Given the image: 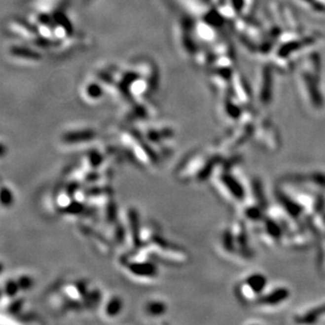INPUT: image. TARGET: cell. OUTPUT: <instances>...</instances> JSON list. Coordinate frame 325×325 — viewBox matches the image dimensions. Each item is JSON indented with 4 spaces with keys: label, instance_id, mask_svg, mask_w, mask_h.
<instances>
[{
    "label": "cell",
    "instance_id": "6",
    "mask_svg": "<svg viewBox=\"0 0 325 325\" xmlns=\"http://www.w3.org/2000/svg\"><path fill=\"white\" fill-rule=\"evenodd\" d=\"M225 113L232 119H238L240 116V108L231 102H225Z\"/></svg>",
    "mask_w": 325,
    "mask_h": 325
},
{
    "label": "cell",
    "instance_id": "3",
    "mask_svg": "<svg viewBox=\"0 0 325 325\" xmlns=\"http://www.w3.org/2000/svg\"><path fill=\"white\" fill-rule=\"evenodd\" d=\"M252 128L249 125H242L240 128H238L236 132H232L231 134L226 136L223 139V142L221 144L222 149H232L233 147H237L244 144L247 139H249L252 136Z\"/></svg>",
    "mask_w": 325,
    "mask_h": 325
},
{
    "label": "cell",
    "instance_id": "1",
    "mask_svg": "<svg viewBox=\"0 0 325 325\" xmlns=\"http://www.w3.org/2000/svg\"><path fill=\"white\" fill-rule=\"evenodd\" d=\"M266 285L265 277L261 274H253L248 277L238 287V294L244 301H257Z\"/></svg>",
    "mask_w": 325,
    "mask_h": 325
},
{
    "label": "cell",
    "instance_id": "5",
    "mask_svg": "<svg viewBox=\"0 0 325 325\" xmlns=\"http://www.w3.org/2000/svg\"><path fill=\"white\" fill-rule=\"evenodd\" d=\"M12 53L15 54L16 56L18 57H23V58H28V59H39L40 56H39V54H37L36 52L29 50V49H25V47H19V46H16L12 50Z\"/></svg>",
    "mask_w": 325,
    "mask_h": 325
},
{
    "label": "cell",
    "instance_id": "2",
    "mask_svg": "<svg viewBox=\"0 0 325 325\" xmlns=\"http://www.w3.org/2000/svg\"><path fill=\"white\" fill-rule=\"evenodd\" d=\"M219 187L222 189L227 198L233 201H241L244 198V191L233 176L229 174H222L218 180Z\"/></svg>",
    "mask_w": 325,
    "mask_h": 325
},
{
    "label": "cell",
    "instance_id": "4",
    "mask_svg": "<svg viewBox=\"0 0 325 325\" xmlns=\"http://www.w3.org/2000/svg\"><path fill=\"white\" fill-rule=\"evenodd\" d=\"M289 296V292L287 289H277L272 290L269 294L264 295L263 297H260L257 302L260 305H264V306H276L279 305L284 301H287V299Z\"/></svg>",
    "mask_w": 325,
    "mask_h": 325
},
{
    "label": "cell",
    "instance_id": "7",
    "mask_svg": "<svg viewBox=\"0 0 325 325\" xmlns=\"http://www.w3.org/2000/svg\"><path fill=\"white\" fill-rule=\"evenodd\" d=\"M56 21H57V23H59L60 26H62L63 28H65L68 31L69 34H72V26H71L69 19L66 17L65 15H63L62 13H57L56 14Z\"/></svg>",
    "mask_w": 325,
    "mask_h": 325
}]
</instances>
